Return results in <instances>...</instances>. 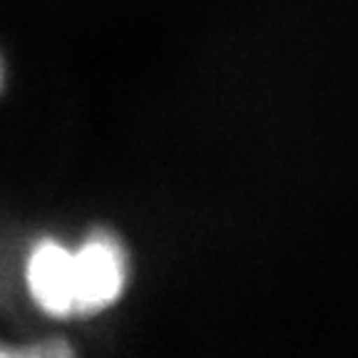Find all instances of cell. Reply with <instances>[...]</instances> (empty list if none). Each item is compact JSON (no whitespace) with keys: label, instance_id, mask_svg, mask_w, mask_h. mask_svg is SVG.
Returning <instances> with one entry per match:
<instances>
[{"label":"cell","instance_id":"obj_1","mask_svg":"<svg viewBox=\"0 0 358 358\" xmlns=\"http://www.w3.org/2000/svg\"><path fill=\"white\" fill-rule=\"evenodd\" d=\"M127 284V254L112 234L97 231L73 249L75 316H95L122 296Z\"/></svg>","mask_w":358,"mask_h":358},{"label":"cell","instance_id":"obj_2","mask_svg":"<svg viewBox=\"0 0 358 358\" xmlns=\"http://www.w3.org/2000/svg\"><path fill=\"white\" fill-rule=\"evenodd\" d=\"M25 284L40 311L55 319L75 316L73 306V249L45 239L35 246L25 266Z\"/></svg>","mask_w":358,"mask_h":358},{"label":"cell","instance_id":"obj_3","mask_svg":"<svg viewBox=\"0 0 358 358\" xmlns=\"http://www.w3.org/2000/svg\"><path fill=\"white\" fill-rule=\"evenodd\" d=\"M70 348L60 341L48 343H30V346H6L0 343V356H65Z\"/></svg>","mask_w":358,"mask_h":358},{"label":"cell","instance_id":"obj_4","mask_svg":"<svg viewBox=\"0 0 358 358\" xmlns=\"http://www.w3.org/2000/svg\"><path fill=\"white\" fill-rule=\"evenodd\" d=\"M0 90H3V60H0Z\"/></svg>","mask_w":358,"mask_h":358}]
</instances>
